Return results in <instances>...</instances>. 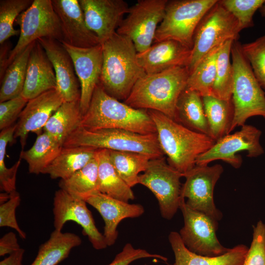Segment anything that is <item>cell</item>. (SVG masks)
I'll return each mask as SVG.
<instances>
[{"label": "cell", "mask_w": 265, "mask_h": 265, "mask_svg": "<svg viewBox=\"0 0 265 265\" xmlns=\"http://www.w3.org/2000/svg\"><path fill=\"white\" fill-rule=\"evenodd\" d=\"M28 100L21 95L0 103V130L1 131L14 125Z\"/></svg>", "instance_id": "7bdbcfd3"}, {"label": "cell", "mask_w": 265, "mask_h": 265, "mask_svg": "<svg viewBox=\"0 0 265 265\" xmlns=\"http://www.w3.org/2000/svg\"><path fill=\"white\" fill-rule=\"evenodd\" d=\"M188 76L186 67L146 74L137 81L124 103L135 108L159 111L175 120L177 103Z\"/></svg>", "instance_id": "277c9868"}, {"label": "cell", "mask_w": 265, "mask_h": 265, "mask_svg": "<svg viewBox=\"0 0 265 265\" xmlns=\"http://www.w3.org/2000/svg\"><path fill=\"white\" fill-rule=\"evenodd\" d=\"M81 242L80 237L75 234L54 230L48 240L41 245L30 265H56L67 258L71 250Z\"/></svg>", "instance_id": "83f0119b"}, {"label": "cell", "mask_w": 265, "mask_h": 265, "mask_svg": "<svg viewBox=\"0 0 265 265\" xmlns=\"http://www.w3.org/2000/svg\"><path fill=\"white\" fill-rule=\"evenodd\" d=\"M80 126L88 130L117 129L142 134L157 133L147 110L135 108L121 102L107 94L100 83L82 115Z\"/></svg>", "instance_id": "3957f363"}, {"label": "cell", "mask_w": 265, "mask_h": 265, "mask_svg": "<svg viewBox=\"0 0 265 265\" xmlns=\"http://www.w3.org/2000/svg\"><path fill=\"white\" fill-rule=\"evenodd\" d=\"M98 161L97 157L70 177L60 180L59 186L75 197L85 200L98 190Z\"/></svg>", "instance_id": "d6a6232c"}, {"label": "cell", "mask_w": 265, "mask_h": 265, "mask_svg": "<svg viewBox=\"0 0 265 265\" xmlns=\"http://www.w3.org/2000/svg\"><path fill=\"white\" fill-rule=\"evenodd\" d=\"M101 44L103 60L100 83L109 95L125 101L137 81L146 75L137 62L134 45L117 32Z\"/></svg>", "instance_id": "6da1fadb"}, {"label": "cell", "mask_w": 265, "mask_h": 265, "mask_svg": "<svg viewBox=\"0 0 265 265\" xmlns=\"http://www.w3.org/2000/svg\"><path fill=\"white\" fill-rule=\"evenodd\" d=\"M45 51L53 67L56 89L64 102L80 100V89L73 60L61 42L55 39L41 38L37 40Z\"/></svg>", "instance_id": "ffe728a7"}, {"label": "cell", "mask_w": 265, "mask_h": 265, "mask_svg": "<svg viewBox=\"0 0 265 265\" xmlns=\"http://www.w3.org/2000/svg\"><path fill=\"white\" fill-rule=\"evenodd\" d=\"M179 209L183 214L184 224L179 234L188 250L198 255L209 257L220 256L230 250L223 246L216 237L218 221L192 209L183 198Z\"/></svg>", "instance_id": "7c38bea8"}, {"label": "cell", "mask_w": 265, "mask_h": 265, "mask_svg": "<svg viewBox=\"0 0 265 265\" xmlns=\"http://www.w3.org/2000/svg\"><path fill=\"white\" fill-rule=\"evenodd\" d=\"M223 44L213 49L200 61L189 75L186 88L197 92L202 97L212 96L215 78L217 55Z\"/></svg>", "instance_id": "e575fe53"}, {"label": "cell", "mask_w": 265, "mask_h": 265, "mask_svg": "<svg viewBox=\"0 0 265 265\" xmlns=\"http://www.w3.org/2000/svg\"><path fill=\"white\" fill-rule=\"evenodd\" d=\"M211 137L217 141L229 134L234 115L232 100H222L211 95L202 97Z\"/></svg>", "instance_id": "f546056e"}, {"label": "cell", "mask_w": 265, "mask_h": 265, "mask_svg": "<svg viewBox=\"0 0 265 265\" xmlns=\"http://www.w3.org/2000/svg\"><path fill=\"white\" fill-rule=\"evenodd\" d=\"M21 248L15 233L10 232L0 239V256L11 254Z\"/></svg>", "instance_id": "f6af8a7d"}, {"label": "cell", "mask_w": 265, "mask_h": 265, "mask_svg": "<svg viewBox=\"0 0 265 265\" xmlns=\"http://www.w3.org/2000/svg\"><path fill=\"white\" fill-rule=\"evenodd\" d=\"M240 47L256 79L265 89V34L253 42L241 44Z\"/></svg>", "instance_id": "f35d334b"}, {"label": "cell", "mask_w": 265, "mask_h": 265, "mask_svg": "<svg viewBox=\"0 0 265 265\" xmlns=\"http://www.w3.org/2000/svg\"><path fill=\"white\" fill-rule=\"evenodd\" d=\"M242 265H265V224L261 220L253 227L252 241Z\"/></svg>", "instance_id": "60d3db41"}, {"label": "cell", "mask_w": 265, "mask_h": 265, "mask_svg": "<svg viewBox=\"0 0 265 265\" xmlns=\"http://www.w3.org/2000/svg\"><path fill=\"white\" fill-rule=\"evenodd\" d=\"M234 41L229 40L224 42L217 55L215 78L212 96L222 100H231L232 97L233 70L230 56Z\"/></svg>", "instance_id": "d590c367"}, {"label": "cell", "mask_w": 265, "mask_h": 265, "mask_svg": "<svg viewBox=\"0 0 265 265\" xmlns=\"http://www.w3.org/2000/svg\"><path fill=\"white\" fill-rule=\"evenodd\" d=\"M97 150L87 147H63L42 174L49 175L53 179H67L93 159Z\"/></svg>", "instance_id": "484cf974"}, {"label": "cell", "mask_w": 265, "mask_h": 265, "mask_svg": "<svg viewBox=\"0 0 265 265\" xmlns=\"http://www.w3.org/2000/svg\"><path fill=\"white\" fill-rule=\"evenodd\" d=\"M147 111L168 164L183 175L192 169L198 157L215 143L209 135L192 131L161 112Z\"/></svg>", "instance_id": "7a4b0ae2"}, {"label": "cell", "mask_w": 265, "mask_h": 265, "mask_svg": "<svg viewBox=\"0 0 265 265\" xmlns=\"http://www.w3.org/2000/svg\"><path fill=\"white\" fill-rule=\"evenodd\" d=\"M261 131L254 126L244 124L240 130L222 137L208 151L200 155L196 165H205L216 160H221L235 168L240 167L242 159L237 153L246 151L250 158L258 157L264 152L260 142Z\"/></svg>", "instance_id": "5bb4252c"}, {"label": "cell", "mask_w": 265, "mask_h": 265, "mask_svg": "<svg viewBox=\"0 0 265 265\" xmlns=\"http://www.w3.org/2000/svg\"><path fill=\"white\" fill-rule=\"evenodd\" d=\"M24 252L25 250L21 248L0 261V265H23L22 261Z\"/></svg>", "instance_id": "7dc6e473"}, {"label": "cell", "mask_w": 265, "mask_h": 265, "mask_svg": "<svg viewBox=\"0 0 265 265\" xmlns=\"http://www.w3.org/2000/svg\"><path fill=\"white\" fill-rule=\"evenodd\" d=\"M61 43L73 60L80 82V108L83 115L89 107L95 88L100 83L103 60L102 46L99 44L84 48L74 47L63 41Z\"/></svg>", "instance_id": "2e32d148"}, {"label": "cell", "mask_w": 265, "mask_h": 265, "mask_svg": "<svg viewBox=\"0 0 265 265\" xmlns=\"http://www.w3.org/2000/svg\"><path fill=\"white\" fill-rule=\"evenodd\" d=\"M168 240L175 256V262L171 265H242L248 250L247 246L241 244L223 255L209 257L188 250L177 232H171Z\"/></svg>", "instance_id": "cb8c5ba5"}, {"label": "cell", "mask_w": 265, "mask_h": 265, "mask_svg": "<svg viewBox=\"0 0 265 265\" xmlns=\"http://www.w3.org/2000/svg\"><path fill=\"white\" fill-rule=\"evenodd\" d=\"M18 22L20 36L9 53L7 67L18 54L40 38H51L59 42L63 40L60 21L52 0H33L31 5L20 15Z\"/></svg>", "instance_id": "9c48e42d"}, {"label": "cell", "mask_w": 265, "mask_h": 265, "mask_svg": "<svg viewBox=\"0 0 265 265\" xmlns=\"http://www.w3.org/2000/svg\"><path fill=\"white\" fill-rule=\"evenodd\" d=\"M62 147L61 144L44 131L37 136L30 149L21 151L20 158L27 162L30 173H43L58 155Z\"/></svg>", "instance_id": "4dcf8cb0"}, {"label": "cell", "mask_w": 265, "mask_h": 265, "mask_svg": "<svg viewBox=\"0 0 265 265\" xmlns=\"http://www.w3.org/2000/svg\"><path fill=\"white\" fill-rule=\"evenodd\" d=\"M259 11L262 16L265 18V2L259 8Z\"/></svg>", "instance_id": "c3c4849f"}, {"label": "cell", "mask_w": 265, "mask_h": 265, "mask_svg": "<svg viewBox=\"0 0 265 265\" xmlns=\"http://www.w3.org/2000/svg\"><path fill=\"white\" fill-rule=\"evenodd\" d=\"M88 28L102 44L116 32L130 7L123 0H78Z\"/></svg>", "instance_id": "e0dca14e"}, {"label": "cell", "mask_w": 265, "mask_h": 265, "mask_svg": "<svg viewBox=\"0 0 265 265\" xmlns=\"http://www.w3.org/2000/svg\"><path fill=\"white\" fill-rule=\"evenodd\" d=\"M16 124L4 129L0 132V188L2 192L10 193L16 191V175L20 165L21 159L10 168H7L5 163L6 147L14 139Z\"/></svg>", "instance_id": "8d00e7d4"}, {"label": "cell", "mask_w": 265, "mask_h": 265, "mask_svg": "<svg viewBox=\"0 0 265 265\" xmlns=\"http://www.w3.org/2000/svg\"><path fill=\"white\" fill-rule=\"evenodd\" d=\"M223 172L222 166L196 165L184 174L186 178L182 185L181 197L193 210L202 212L218 221L222 214L216 207L213 200L214 186Z\"/></svg>", "instance_id": "4fadbf2b"}, {"label": "cell", "mask_w": 265, "mask_h": 265, "mask_svg": "<svg viewBox=\"0 0 265 265\" xmlns=\"http://www.w3.org/2000/svg\"><path fill=\"white\" fill-rule=\"evenodd\" d=\"M82 117L80 100L64 102L50 117L43 131L63 146L67 137L80 126Z\"/></svg>", "instance_id": "f1b7e54d"}, {"label": "cell", "mask_w": 265, "mask_h": 265, "mask_svg": "<svg viewBox=\"0 0 265 265\" xmlns=\"http://www.w3.org/2000/svg\"><path fill=\"white\" fill-rule=\"evenodd\" d=\"M32 0H0V44L13 36L20 34V30L13 27L15 20L32 4Z\"/></svg>", "instance_id": "74e56055"}, {"label": "cell", "mask_w": 265, "mask_h": 265, "mask_svg": "<svg viewBox=\"0 0 265 265\" xmlns=\"http://www.w3.org/2000/svg\"><path fill=\"white\" fill-rule=\"evenodd\" d=\"M54 89H56V80L53 67L45 51L37 40L34 42L29 54L21 95L28 101Z\"/></svg>", "instance_id": "603a6c76"}, {"label": "cell", "mask_w": 265, "mask_h": 265, "mask_svg": "<svg viewBox=\"0 0 265 265\" xmlns=\"http://www.w3.org/2000/svg\"><path fill=\"white\" fill-rule=\"evenodd\" d=\"M96 209L104 223L103 236L107 246L113 245L118 238L117 227L126 218H135L142 215L144 208L139 204H130L97 191L85 201Z\"/></svg>", "instance_id": "44dd1931"}, {"label": "cell", "mask_w": 265, "mask_h": 265, "mask_svg": "<svg viewBox=\"0 0 265 265\" xmlns=\"http://www.w3.org/2000/svg\"><path fill=\"white\" fill-rule=\"evenodd\" d=\"M167 0H139L130 7L127 16L116 30L133 42L137 53L152 45L157 29L162 22Z\"/></svg>", "instance_id": "8fae6325"}, {"label": "cell", "mask_w": 265, "mask_h": 265, "mask_svg": "<svg viewBox=\"0 0 265 265\" xmlns=\"http://www.w3.org/2000/svg\"><path fill=\"white\" fill-rule=\"evenodd\" d=\"M241 30L238 21L218 0L205 15L195 31L186 67L189 75L213 49L229 40L238 41Z\"/></svg>", "instance_id": "ba28073f"}, {"label": "cell", "mask_w": 265, "mask_h": 265, "mask_svg": "<svg viewBox=\"0 0 265 265\" xmlns=\"http://www.w3.org/2000/svg\"><path fill=\"white\" fill-rule=\"evenodd\" d=\"M52 3L60 21L62 41L84 48L100 44L97 36L87 26L78 0H52Z\"/></svg>", "instance_id": "d6986e66"}, {"label": "cell", "mask_w": 265, "mask_h": 265, "mask_svg": "<svg viewBox=\"0 0 265 265\" xmlns=\"http://www.w3.org/2000/svg\"><path fill=\"white\" fill-rule=\"evenodd\" d=\"M98 161V190L112 198L128 202L134 199L131 187L120 177L110 159L108 150L97 151Z\"/></svg>", "instance_id": "4316f807"}, {"label": "cell", "mask_w": 265, "mask_h": 265, "mask_svg": "<svg viewBox=\"0 0 265 265\" xmlns=\"http://www.w3.org/2000/svg\"><path fill=\"white\" fill-rule=\"evenodd\" d=\"M10 43L5 42L0 45V80L3 78L4 73L7 68V61L10 52Z\"/></svg>", "instance_id": "bcb514c9"}, {"label": "cell", "mask_w": 265, "mask_h": 265, "mask_svg": "<svg viewBox=\"0 0 265 265\" xmlns=\"http://www.w3.org/2000/svg\"><path fill=\"white\" fill-rule=\"evenodd\" d=\"M63 147H87L135 152L152 159L164 156L157 133L142 134L117 129L88 130L80 126L67 137Z\"/></svg>", "instance_id": "5b68a950"}, {"label": "cell", "mask_w": 265, "mask_h": 265, "mask_svg": "<svg viewBox=\"0 0 265 265\" xmlns=\"http://www.w3.org/2000/svg\"><path fill=\"white\" fill-rule=\"evenodd\" d=\"M34 42L18 54L7 68L1 80L0 103L21 95L26 80L28 60Z\"/></svg>", "instance_id": "1f68e13d"}, {"label": "cell", "mask_w": 265, "mask_h": 265, "mask_svg": "<svg viewBox=\"0 0 265 265\" xmlns=\"http://www.w3.org/2000/svg\"><path fill=\"white\" fill-rule=\"evenodd\" d=\"M240 45L239 42L234 41L231 48L234 115L230 132L244 125L251 117L261 116L265 118V93L242 54Z\"/></svg>", "instance_id": "8992f818"}, {"label": "cell", "mask_w": 265, "mask_h": 265, "mask_svg": "<svg viewBox=\"0 0 265 265\" xmlns=\"http://www.w3.org/2000/svg\"><path fill=\"white\" fill-rule=\"evenodd\" d=\"M144 258H156L164 262L167 261V258L163 256L151 253L145 249L135 248L132 244L127 243L108 265H130L135 260Z\"/></svg>", "instance_id": "ee69618b"}, {"label": "cell", "mask_w": 265, "mask_h": 265, "mask_svg": "<svg viewBox=\"0 0 265 265\" xmlns=\"http://www.w3.org/2000/svg\"><path fill=\"white\" fill-rule=\"evenodd\" d=\"M86 203L62 189L56 191L53 209L54 230L61 231L67 221H74L82 228L83 235L87 236L94 248L104 249L107 246L105 238L96 226Z\"/></svg>", "instance_id": "9a60e30c"}, {"label": "cell", "mask_w": 265, "mask_h": 265, "mask_svg": "<svg viewBox=\"0 0 265 265\" xmlns=\"http://www.w3.org/2000/svg\"><path fill=\"white\" fill-rule=\"evenodd\" d=\"M191 49L174 40L155 43L145 51L137 53V61L147 75L175 67H187Z\"/></svg>", "instance_id": "7402d4cb"}, {"label": "cell", "mask_w": 265, "mask_h": 265, "mask_svg": "<svg viewBox=\"0 0 265 265\" xmlns=\"http://www.w3.org/2000/svg\"><path fill=\"white\" fill-rule=\"evenodd\" d=\"M175 121L192 131L211 137L202 97L195 91L186 88L181 93L176 105Z\"/></svg>", "instance_id": "d4e9b609"}, {"label": "cell", "mask_w": 265, "mask_h": 265, "mask_svg": "<svg viewBox=\"0 0 265 265\" xmlns=\"http://www.w3.org/2000/svg\"><path fill=\"white\" fill-rule=\"evenodd\" d=\"M112 164L120 177L131 187L139 184V173L144 172L150 156L138 153L108 150Z\"/></svg>", "instance_id": "836d02e7"}, {"label": "cell", "mask_w": 265, "mask_h": 265, "mask_svg": "<svg viewBox=\"0 0 265 265\" xmlns=\"http://www.w3.org/2000/svg\"><path fill=\"white\" fill-rule=\"evenodd\" d=\"M20 202V195L16 190L10 193L8 200L0 204V227L14 229L25 239L26 238V234L20 228L15 214L16 209Z\"/></svg>", "instance_id": "b9f144b4"}, {"label": "cell", "mask_w": 265, "mask_h": 265, "mask_svg": "<svg viewBox=\"0 0 265 265\" xmlns=\"http://www.w3.org/2000/svg\"><path fill=\"white\" fill-rule=\"evenodd\" d=\"M64 102L56 89L28 101L19 117L14 133V138H20L23 149L28 134L31 132L36 133L37 136L41 134L50 117Z\"/></svg>", "instance_id": "ac0fdd59"}, {"label": "cell", "mask_w": 265, "mask_h": 265, "mask_svg": "<svg viewBox=\"0 0 265 265\" xmlns=\"http://www.w3.org/2000/svg\"><path fill=\"white\" fill-rule=\"evenodd\" d=\"M217 1L168 0L164 18L157 29L153 43L174 40L191 49L198 24Z\"/></svg>", "instance_id": "52a82bcc"}, {"label": "cell", "mask_w": 265, "mask_h": 265, "mask_svg": "<svg viewBox=\"0 0 265 265\" xmlns=\"http://www.w3.org/2000/svg\"><path fill=\"white\" fill-rule=\"evenodd\" d=\"M265 0H221L220 4L238 21L241 30L254 26L253 17Z\"/></svg>", "instance_id": "ab89813d"}, {"label": "cell", "mask_w": 265, "mask_h": 265, "mask_svg": "<svg viewBox=\"0 0 265 265\" xmlns=\"http://www.w3.org/2000/svg\"><path fill=\"white\" fill-rule=\"evenodd\" d=\"M183 174L166 162L165 157L150 159L139 176V184L149 189L157 198L160 214L171 219L179 209Z\"/></svg>", "instance_id": "30bf717a"}]
</instances>
